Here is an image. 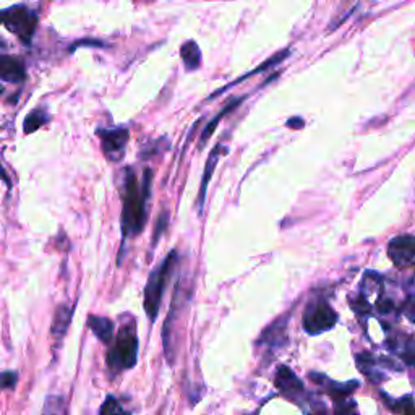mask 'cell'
<instances>
[{
  "label": "cell",
  "mask_w": 415,
  "mask_h": 415,
  "mask_svg": "<svg viewBox=\"0 0 415 415\" xmlns=\"http://www.w3.org/2000/svg\"><path fill=\"white\" fill-rule=\"evenodd\" d=\"M125 187H123L122 234L123 239L142 233L147 224V202L151 187V169L144 172L143 188L140 190L133 169H125Z\"/></svg>",
  "instance_id": "6da1fadb"
},
{
  "label": "cell",
  "mask_w": 415,
  "mask_h": 415,
  "mask_svg": "<svg viewBox=\"0 0 415 415\" xmlns=\"http://www.w3.org/2000/svg\"><path fill=\"white\" fill-rule=\"evenodd\" d=\"M138 359V336L135 321L125 323L117 333L114 346L107 352V366L112 375L130 370L137 365Z\"/></svg>",
  "instance_id": "7a4b0ae2"
},
{
  "label": "cell",
  "mask_w": 415,
  "mask_h": 415,
  "mask_svg": "<svg viewBox=\"0 0 415 415\" xmlns=\"http://www.w3.org/2000/svg\"><path fill=\"white\" fill-rule=\"evenodd\" d=\"M177 260H179V255H177L175 250H172L169 255L166 256V260L161 263L159 266H156L153 271H151L147 287H144V311L151 321L156 320V316L159 314L161 302H163V295L167 285V279L171 278L172 271L177 265Z\"/></svg>",
  "instance_id": "3957f363"
},
{
  "label": "cell",
  "mask_w": 415,
  "mask_h": 415,
  "mask_svg": "<svg viewBox=\"0 0 415 415\" xmlns=\"http://www.w3.org/2000/svg\"><path fill=\"white\" fill-rule=\"evenodd\" d=\"M337 314L325 299H311L302 315V326L306 334L318 336L333 330L337 323Z\"/></svg>",
  "instance_id": "277c9868"
},
{
  "label": "cell",
  "mask_w": 415,
  "mask_h": 415,
  "mask_svg": "<svg viewBox=\"0 0 415 415\" xmlns=\"http://www.w3.org/2000/svg\"><path fill=\"white\" fill-rule=\"evenodd\" d=\"M2 21L5 28L17 35L25 44H30L37 26V15L23 5L5 8L2 12Z\"/></svg>",
  "instance_id": "5b68a950"
},
{
  "label": "cell",
  "mask_w": 415,
  "mask_h": 415,
  "mask_svg": "<svg viewBox=\"0 0 415 415\" xmlns=\"http://www.w3.org/2000/svg\"><path fill=\"white\" fill-rule=\"evenodd\" d=\"M274 385H276V388L283 396L290 399V401H294L295 404H299L300 399L304 397L306 392L304 383L297 378V375H295L289 366H284V365L278 368L276 378H274Z\"/></svg>",
  "instance_id": "8992f818"
},
{
  "label": "cell",
  "mask_w": 415,
  "mask_h": 415,
  "mask_svg": "<svg viewBox=\"0 0 415 415\" xmlns=\"http://www.w3.org/2000/svg\"><path fill=\"white\" fill-rule=\"evenodd\" d=\"M388 255L396 266H409L415 263V237L401 235L396 237L388 245Z\"/></svg>",
  "instance_id": "52a82bcc"
},
{
  "label": "cell",
  "mask_w": 415,
  "mask_h": 415,
  "mask_svg": "<svg viewBox=\"0 0 415 415\" xmlns=\"http://www.w3.org/2000/svg\"><path fill=\"white\" fill-rule=\"evenodd\" d=\"M98 133L102 142V151L107 158L112 161L120 159L128 143V132L125 128H111V130L104 128Z\"/></svg>",
  "instance_id": "ba28073f"
},
{
  "label": "cell",
  "mask_w": 415,
  "mask_h": 415,
  "mask_svg": "<svg viewBox=\"0 0 415 415\" xmlns=\"http://www.w3.org/2000/svg\"><path fill=\"white\" fill-rule=\"evenodd\" d=\"M309 376L311 381L316 383L320 388H323V390H325L328 395L334 399V401H336V399L349 397L350 392H354L360 386L359 381L337 383V381L330 380L326 375H321V373H310Z\"/></svg>",
  "instance_id": "9c48e42d"
},
{
  "label": "cell",
  "mask_w": 415,
  "mask_h": 415,
  "mask_svg": "<svg viewBox=\"0 0 415 415\" xmlns=\"http://www.w3.org/2000/svg\"><path fill=\"white\" fill-rule=\"evenodd\" d=\"M225 153V148L223 144L218 143L216 147L211 149V153H209V158L206 161V167H204V172H203V179H202V185H199V193H198V198H197V206H198V211H202L203 209V204H204V198H206V190H208V183L211 180V175L214 169H216V164L221 158V154Z\"/></svg>",
  "instance_id": "30bf717a"
},
{
  "label": "cell",
  "mask_w": 415,
  "mask_h": 415,
  "mask_svg": "<svg viewBox=\"0 0 415 415\" xmlns=\"http://www.w3.org/2000/svg\"><path fill=\"white\" fill-rule=\"evenodd\" d=\"M0 77L8 83H23L26 80L25 63L18 57L4 56L0 58Z\"/></svg>",
  "instance_id": "8fae6325"
},
{
  "label": "cell",
  "mask_w": 415,
  "mask_h": 415,
  "mask_svg": "<svg viewBox=\"0 0 415 415\" xmlns=\"http://www.w3.org/2000/svg\"><path fill=\"white\" fill-rule=\"evenodd\" d=\"M73 310H75V306H68V305H61L56 310V315H54V320H52L51 333H52L54 339L57 341V344L62 342L63 336H66L67 331H68L70 323H72Z\"/></svg>",
  "instance_id": "7c38bea8"
},
{
  "label": "cell",
  "mask_w": 415,
  "mask_h": 415,
  "mask_svg": "<svg viewBox=\"0 0 415 415\" xmlns=\"http://www.w3.org/2000/svg\"><path fill=\"white\" fill-rule=\"evenodd\" d=\"M88 328L101 342L111 344L114 339V323L106 316L89 315L88 316Z\"/></svg>",
  "instance_id": "4fadbf2b"
},
{
  "label": "cell",
  "mask_w": 415,
  "mask_h": 415,
  "mask_svg": "<svg viewBox=\"0 0 415 415\" xmlns=\"http://www.w3.org/2000/svg\"><path fill=\"white\" fill-rule=\"evenodd\" d=\"M357 365L360 371L368 376V380H371L373 383H380L383 378H385V375L378 370V365H381V360L380 359L376 360L373 355L368 352H362L357 355Z\"/></svg>",
  "instance_id": "5bb4252c"
},
{
  "label": "cell",
  "mask_w": 415,
  "mask_h": 415,
  "mask_svg": "<svg viewBox=\"0 0 415 415\" xmlns=\"http://www.w3.org/2000/svg\"><path fill=\"white\" fill-rule=\"evenodd\" d=\"M388 347L391 352L397 354L404 360V364L415 366V344L412 339H388Z\"/></svg>",
  "instance_id": "9a60e30c"
},
{
  "label": "cell",
  "mask_w": 415,
  "mask_h": 415,
  "mask_svg": "<svg viewBox=\"0 0 415 415\" xmlns=\"http://www.w3.org/2000/svg\"><path fill=\"white\" fill-rule=\"evenodd\" d=\"M180 56L183 61V67H185L188 72L197 70L199 66H202V51H199V47L195 41H187L185 44L182 46Z\"/></svg>",
  "instance_id": "2e32d148"
},
{
  "label": "cell",
  "mask_w": 415,
  "mask_h": 415,
  "mask_svg": "<svg viewBox=\"0 0 415 415\" xmlns=\"http://www.w3.org/2000/svg\"><path fill=\"white\" fill-rule=\"evenodd\" d=\"M244 99H245V96H240V98H235V99H233V101H230V102H229V104H228V106H225V107H224V109H223V112H219V114H218L216 117H214L211 122H209V123H208V125H206V128H204V130H203V133H202V138H199V144H198V147H199V148H203V147H204V143H206V142H208V140H209V137H211V135H213V132H214V130H216V127H218V123H219V120H221V118H224L225 116H228V114H229V112H230V111H233V109H235V107H237V106H240V104H242V102H244Z\"/></svg>",
  "instance_id": "e0dca14e"
},
{
  "label": "cell",
  "mask_w": 415,
  "mask_h": 415,
  "mask_svg": "<svg viewBox=\"0 0 415 415\" xmlns=\"http://www.w3.org/2000/svg\"><path fill=\"white\" fill-rule=\"evenodd\" d=\"M289 54H290V51L289 49H285V51H281V52H278L276 56H273V57H269L266 62H263L260 67H256L255 70H253V72H250V73H247V75H244V77L242 78H239L237 80V82H234V83H230L229 86H225V88H223V89H219L218 93H224L225 89L228 88H230V86H234V85H237V83H240V82H244V80H247V78H250V77H253V75H256V73H261V72H265V70H269V68H273V67H276V66H279V63H281L284 58H287L289 57ZM218 93H214L213 96H216ZM211 96V98H213Z\"/></svg>",
  "instance_id": "ac0fdd59"
},
{
  "label": "cell",
  "mask_w": 415,
  "mask_h": 415,
  "mask_svg": "<svg viewBox=\"0 0 415 415\" xmlns=\"http://www.w3.org/2000/svg\"><path fill=\"white\" fill-rule=\"evenodd\" d=\"M299 406L302 407L304 415H331L330 411H328L326 404L318 396L309 395V392H305V396L300 399Z\"/></svg>",
  "instance_id": "d6986e66"
},
{
  "label": "cell",
  "mask_w": 415,
  "mask_h": 415,
  "mask_svg": "<svg viewBox=\"0 0 415 415\" xmlns=\"http://www.w3.org/2000/svg\"><path fill=\"white\" fill-rule=\"evenodd\" d=\"M386 399L388 407L396 415H415V399L411 396H404L401 399H391L388 395H381Z\"/></svg>",
  "instance_id": "ffe728a7"
},
{
  "label": "cell",
  "mask_w": 415,
  "mask_h": 415,
  "mask_svg": "<svg viewBox=\"0 0 415 415\" xmlns=\"http://www.w3.org/2000/svg\"><path fill=\"white\" fill-rule=\"evenodd\" d=\"M51 116L46 114L42 109H35L31 114L25 118V133H33L37 128L49 122Z\"/></svg>",
  "instance_id": "44dd1931"
},
{
  "label": "cell",
  "mask_w": 415,
  "mask_h": 415,
  "mask_svg": "<svg viewBox=\"0 0 415 415\" xmlns=\"http://www.w3.org/2000/svg\"><path fill=\"white\" fill-rule=\"evenodd\" d=\"M42 415H67L66 397L63 396H47Z\"/></svg>",
  "instance_id": "7402d4cb"
},
{
  "label": "cell",
  "mask_w": 415,
  "mask_h": 415,
  "mask_svg": "<svg viewBox=\"0 0 415 415\" xmlns=\"http://www.w3.org/2000/svg\"><path fill=\"white\" fill-rule=\"evenodd\" d=\"M99 415H130L127 409H123L120 401L116 396H106L104 402L99 409Z\"/></svg>",
  "instance_id": "603a6c76"
},
{
  "label": "cell",
  "mask_w": 415,
  "mask_h": 415,
  "mask_svg": "<svg viewBox=\"0 0 415 415\" xmlns=\"http://www.w3.org/2000/svg\"><path fill=\"white\" fill-rule=\"evenodd\" d=\"M334 415H359L357 404L350 397L336 399L334 401Z\"/></svg>",
  "instance_id": "cb8c5ba5"
},
{
  "label": "cell",
  "mask_w": 415,
  "mask_h": 415,
  "mask_svg": "<svg viewBox=\"0 0 415 415\" xmlns=\"http://www.w3.org/2000/svg\"><path fill=\"white\" fill-rule=\"evenodd\" d=\"M349 304L357 315H370L371 305H370V302L364 297V295H359V297L350 299Z\"/></svg>",
  "instance_id": "d4e9b609"
},
{
  "label": "cell",
  "mask_w": 415,
  "mask_h": 415,
  "mask_svg": "<svg viewBox=\"0 0 415 415\" xmlns=\"http://www.w3.org/2000/svg\"><path fill=\"white\" fill-rule=\"evenodd\" d=\"M395 309H396V305L391 299L378 297V300H376V311H378L380 315H390V314H392V311H395Z\"/></svg>",
  "instance_id": "484cf974"
},
{
  "label": "cell",
  "mask_w": 415,
  "mask_h": 415,
  "mask_svg": "<svg viewBox=\"0 0 415 415\" xmlns=\"http://www.w3.org/2000/svg\"><path fill=\"white\" fill-rule=\"evenodd\" d=\"M18 381V373L17 371H4L2 375V388L4 390H15Z\"/></svg>",
  "instance_id": "4316f807"
},
{
  "label": "cell",
  "mask_w": 415,
  "mask_h": 415,
  "mask_svg": "<svg viewBox=\"0 0 415 415\" xmlns=\"http://www.w3.org/2000/svg\"><path fill=\"white\" fill-rule=\"evenodd\" d=\"M402 314L409 321L415 323V295H411V297L406 300V304L402 305Z\"/></svg>",
  "instance_id": "83f0119b"
},
{
  "label": "cell",
  "mask_w": 415,
  "mask_h": 415,
  "mask_svg": "<svg viewBox=\"0 0 415 415\" xmlns=\"http://www.w3.org/2000/svg\"><path fill=\"white\" fill-rule=\"evenodd\" d=\"M167 213H163L159 216V219H158V225H156V229H154V235H153V245H156L159 242V237H161V234L164 233L166 230V228H167Z\"/></svg>",
  "instance_id": "f1b7e54d"
},
{
  "label": "cell",
  "mask_w": 415,
  "mask_h": 415,
  "mask_svg": "<svg viewBox=\"0 0 415 415\" xmlns=\"http://www.w3.org/2000/svg\"><path fill=\"white\" fill-rule=\"evenodd\" d=\"M287 127H290V128H302L304 127V120H302V118H290V120L287 122Z\"/></svg>",
  "instance_id": "f546056e"
}]
</instances>
